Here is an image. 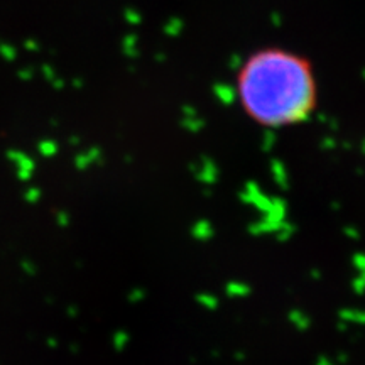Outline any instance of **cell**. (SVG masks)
Returning a JSON list of instances; mask_svg holds the SVG:
<instances>
[{"label":"cell","instance_id":"cell-12","mask_svg":"<svg viewBox=\"0 0 365 365\" xmlns=\"http://www.w3.org/2000/svg\"><path fill=\"white\" fill-rule=\"evenodd\" d=\"M314 365H336L335 362L330 357H327V355H319V357L317 359V362H314Z\"/></svg>","mask_w":365,"mask_h":365},{"label":"cell","instance_id":"cell-13","mask_svg":"<svg viewBox=\"0 0 365 365\" xmlns=\"http://www.w3.org/2000/svg\"><path fill=\"white\" fill-rule=\"evenodd\" d=\"M309 277L314 281H319L322 279V271H319V269H312V271H309Z\"/></svg>","mask_w":365,"mask_h":365},{"label":"cell","instance_id":"cell-9","mask_svg":"<svg viewBox=\"0 0 365 365\" xmlns=\"http://www.w3.org/2000/svg\"><path fill=\"white\" fill-rule=\"evenodd\" d=\"M130 341V335L127 331H118L115 335V339H113V345H115V349L118 352H122V350L125 349L127 345H129Z\"/></svg>","mask_w":365,"mask_h":365},{"label":"cell","instance_id":"cell-10","mask_svg":"<svg viewBox=\"0 0 365 365\" xmlns=\"http://www.w3.org/2000/svg\"><path fill=\"white\" fill-rule=\"evenodd\" d=\"M350 289H352V293L357 294V296L365 294V279H364V277H360V276L354 277V279L350 281Z\"/></svg>","mask_w":365,"mask_h":365},{"label":"cell","instance_id":"cell-3","mask_svg":"<svg viewBox=\"0 0 365 365\" xmlns=\"http://www.w3.org/2000/svg\"><path fill=\"white\" fill-rule=\"evenodd\" d=\"M286 318H287V323H289L294 330H298L301 333L312 330L313 327V318L309 317L307 312H303V309H298V308L289 309L286 314Z\"/></svg>","mask_w":365,"mask_h":365},{"label":"cell","instance_id":"cell-8","mask_svg":"<svg viewBox=\"0 0 365 365\" xmlns=\"http://www.w3.org/2000/svg\"><path fill=\"white\" fill-rule=\"evenodd\" d=\"M350 264L357 269L359 276L365 279V254H354L352 259H350Z\"/></svg>","mask_w":365,"mask_h":365},{"label":"cell","instance_id":"cell-5","mask_svg":"<svg viewBox=\"0 0 365 365\" xmlns=\"http://www.w3.org/2000/svg\"><path fill=\"white\" fill-rule=\"evenodd\" d=\"M195 303L205 312H217L220 308V298L212 293H198L195 296Z\"/></svg>","mask_w":365,"mask_h":365},{"label":"cell","instance_id":"cell-7","mask_svg":"<svg viewBox=\"0 0 365 365\" xmlns=\"http://www.w3.org/2000/svg\"><path fill=\"white\" fill-rule=\"evenodd\" d=\"M193 237H195L196 240H200V242L210 240L213 237L212 227H210L208 223H198V225L193 228Z\"/></svg>","mask_w":365,"mask_h":365},{"label":"cell","instance_id":"cell-14","mask_svg":"<svg viewBox=\"0 0 365 365\" xmlns=\"http://www.w3.org/2000/svg\"><path fill=\"white\" fill-rule=\"evenodd\" d=\"M235 359L237 360H244L245 359V354L242 352V350H239V352H235Z\"/></svg>","mask_w":365,"mask_h":365},{"label":"cell","instance_id":"cell-1","mask_svg":"<svg viewBox=\"0 0 365 365\" xmlns=\"http://www.w3.org/2000/svg\"><path fill=\"white\" fill-rule=\"evenodd\" d=\"M237 90L245 113L272 129L307 120L318 97L309 63L279 48L252 54L240 68Z\"/></svg>","mask_w":365,"mask_h":365},{"label":"cell","instance_id":"cell-2","mask_svg":"<svg viewBox=\"0 0 365 365\" xmlns=\"http://www.w3.org/2000/svg\"><path fill=\"white\" fill-rule=\"evenodd\" d=\"M352 325H365V309L341 308L336 313V330L345 331Z\"/></svg>","mask_w":365,"mask_h":365},{"label":"cell","instance_id":"cell-6","mask_svg":"<svg viewBox=\"0 0 365 365\" xmlns=\"http://www.w3.org/2000/svg\"><path fill=\"white\" fill-rule=\"evenodd\" d=\"M145 299H148V289L143 286L132 287L130 293L127 294V301L132 304H140V303H144Z\"/></svg>","mask_w":365,"mask_h":365},{"label":"cell","instance_id":"cell-4","mask_svg":"<svg viewBox=\"0 0 365 365\" xmlns=\"http://www.w3.org/2000/svg\"><path fill=\"white\" fill-rule=\"evenodd\" d=\"M252 286L245 281H228L223 286V293L230 299H247L252 296Z\"/></svg>","mask_w":365,"mask_h":365},{"label":"cell","instance_id":"cell-11","mask_svg":"<svg viewBox=\"0 0 365 365\" xmlns=\"http://www.w3.org/2000/svg\"><path fill=\"white\" fill-rule=\"evenodd\" d=\"M349 354L346 352H339L336 354V357H335V360H333V362H335L336 365H346L349 364Z\"/></svg>","mask_w":365,"mask_h":365}]
</instances>
